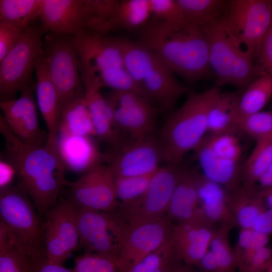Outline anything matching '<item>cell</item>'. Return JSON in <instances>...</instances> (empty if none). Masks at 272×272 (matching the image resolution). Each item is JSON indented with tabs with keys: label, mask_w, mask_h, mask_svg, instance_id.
<instances>
[{
	"label": "cell",
	"mask_w": 272,
	"mask_h": 272,
	"mask_svg": "<svg viewBox=\"0 0 272 272\" xmlns=\"http://www.w3.org/2000/svg\"><path fill=\"white\" fill-rule=\"evenodd\" d=\"M0 132L4 138L6 161L15 169L18 184L26 191L36 208L44 213L57 202L65 181V168L56 146L26 144L12 132L2 114Z\"/></svg>",
	"instance_id": "1"
},
{
	"label": "cell",
	"mask_w": 272,
	"mask_h": 272,
	"mask_svg": "<svg viewBox=\"0 0 272 272\" xmlns=\"http://www.w3.org/2000/svg\"><path fill=\"white\" fill-rule=\"evenodd\" d=\"M140 41L174 74L188 81L210 74L208 43L202 28L184 21L155 20L146 27Z\"/></svg>",
	"instance_id": "2"
},
{
	"label": "cell",
	"mask_w": 272,
	"mask_h": 272,
	"mask_svg": "<svg viewBox=\"0 0 272 272\" xmlns=\"http://www.w3.org/2000/svg\"><path fill=\"white\" fill-rule=\"evenodd\" d=\"M220 93L216 87L191 93L167 118L157 136L166 165H179L184 156L193 151L207 134L209 111Z\"/></svg>",
	"instance_id": "3"
},
{
	"label": "cell",
	"mask_w": 272,
	"mask_h": 272,
	"mask_svg": "<svg viewBox=\"0 0 272 272\" xmlns=\"http://www.w3.org/2000/svg\"><path fill=\"white\" fill-rule=\"evenodd\" d=\"M118 3L116 0H42L38 20L45 33L104 34Z\"/></svg>",
	"instance_id": "4"
},
{
	"label": "cell",
	"mask_w": 272,
	"mask_h": 272,
	"mask_svg": "<svg viewBox=\"0 0 272 272\" xmlns=\"http://www.w3.org/2000/svg\"><path fill=\"white\" fill-rule=\"evenodd\" d=\"M31 200L19 184L1 188L0 222L6 226L14 243L37 259L45 257L44 222L35 213Z\"/></svg>",
	"instance_id": "5"
},
{
	"label": "cell",
	"mask_w": 272,
	"mask_h": 272,
	"mask_svg": "<svg viewBox=\"0 0 272 272\" xmlns=\"http://www.w3.org/2000/svg\"><path fill=\"white\" fill-rule=\"evenodd\" d=\"M193 151L205 177L228 191L238 187L242 151L236 133H207Z\"/></svg>",
	"instance_id": "6"
},
{
	"label": "cell",
	"mask_w": 272,
	"mask_h": 272,
	"mask_svg": "<svg viewBox=\"0 0 272 272\" xmlns=\"http://www.w3.org/2000/svg\"><path fill=\"white\" fill-rule=\"evenodd\" d=\"M45 33L40 23L31 25L0 61L1 101L14 99L18 92L36 86L32 73L43 52Z\"/></svg>",
	"instance_id": "7"
},
{
	"label": "cell",
	"mask_w": 272,
	"mask_h": 272,
	"mask_svg": "<svg viewBox=\"0 0 272 272\" xmlns=\"http://www.w3.org/2000/svg\"><path fill=\"white\" fill-rule=\"evenodd\" d=\"M43 56L61 107L85 94L74 35L46 32L43 39Z\"/></svg>",
	"instance_id": "8"
},
{
	"label": "cell",
	"mask_w": 272,
	"mask_h": 272,
	"mask_svg": "<svg viewBox=\"0 0 272 272\" xmlns=\"http://www.w3.org/2000/svg\"><path fill=\"white\" fill-rule=\"evenodd\" d=\"M77 222L79 246L85 253L104 255L117 261L130 228L125 221L116 212L77 208Z\"/></svg>",
	"instance_id": "9"
},
{
	"label": "cell",
	"mask_w": 272,
	"mask_h": 272,
	"mask_svg": "<svg viewBox=\"0 0 272 272\" xmlns=\"http://www.w3.org/2000/svg\"><path fill=\"white\" fill-rule=\"evenodd\" d=\"M180 168L179 165L160 166L145 192L134 200L119 203L116 213L130 226L156 220L166 214Z\"/></svg>",
	"instance_id": "10"
},
{
	"label": "cell",
	"mask_w": 272,
	"mask_h": 272,
	"mask_svg": "<svg viewBox=\"0 0 272 272\" xmlns=\"http://www.w3.org/2000/svg\"><path fill=\"white\" fill-rule=\"evenodd\" d=\"M226 25L253 60L258 55L262 41L272 24V5L267 0L230 1Z\"/></svg>",
	"instance_id": "11"
},
{
	"label": "cell",
	"mask_w": 272,
	"mask_h": 272,
	"mask_svg": "<svg viewBox=\"0 0 272 272\" xmlns=\"http://www.w3.org/2000/svg\"><path fill=\"white\" fill-rule=\"evenodd\" d=\"M104 156L114 178L152 174L163 162L157 136L153 134L138 138L127 137Z\"/></svg>",
	"instance_id": "12"
},
{
	"label": "cell",
	"mask_w": 272,
	"mask_h": 272,
	"mask_svg": "<svg viewBox=\"0 0 272 272\" xmlns=\"http://www.w3.org/2000/svg\"><path fill=\"white\" fill-rule=\"evenodd\" d=\"M66 198L79 209L116 212L119 202L115 191L114 177L107 164L100 163L74 181L65 180Z\"/></svg>",
	"instance_id": "13"
},
{
	"label": "cell",
	"mask_w": 272,
	"mask_h": 272,
	"mask_svg": "<svg viewBox=\"0 0 272 272\" xmlns=\"http://www.w3.org/2000/svg\"><path fill=\"white\" fill-rule=\"evenodd\" d=\"M44 247L46 258L62 264L79 246L77 208L66 198L59 196L45 213Z\"/></svg>",
	"instance_id": "14"
},
{
	"label": "cell",
	"mask_w": 272,
	"mask_h": 272,
	"mask_svg": "<svg viewBox=\"0 0 272 272\" xmlns=\"http://www.w3.org/2000/svg\"><path fill=\"white\" fill-rule=\"evenodd\" d=\"M105 99L112 112L114 122L128 138L153 134L156 110L142 96L129 91L111 90Z\"/></svg>",
	"instance_id": "15"
},
{
	"label": "cell",
	"mask_w": 272,
	"mask_h": 272,
	"mask_svg": "<svg viewBox=\"0 0 272 272\" xmlns=\"http://www.w3.org/2000/svg\"><path fill=\"white\" fill-rule=\"evenodd\" d=\"M172 222L165 214L156 220L130 226L117 259L120 272L134 265L161 246L169 237Z\"/></svg>",
	"instance_id": "16"
},
{
	"label": "cell",
	"mask_w": 272,
	"mask_h": 272,
	"mask_svg": "<svg viewBox=\"0 0 272 272\" xmlns=\"http://www.w3.org/2000/svg\"><path fill=\"white\" fill-rule=\"evenodd\" d=\"M79 63L94 79L123 68V59L115 37L96 32L74 35Z\"/></svg>",
	"instance_id": "17"
},
{
	"label": "cell",
	"mask_w": 272,
	"mask_h": 272,
	"mask_svg": "<svg viewBox=\"0 0 272 272\" xmlns=\"http://www.w3.org/2000/svg\"><path fill=\"white\" fill-rule=\"evenodd\" d=\"M35 89L36 86L25 88L18 98L1 101L0 107L6 122L21 141L29 145L42 146L47 143L48 136L39 124L33 96Z\"/></svg>",
	"instance_id": "18"
},
{
	"label": "cell",
	"mask_w": 272,
	"mask_h": 272,
	"mask_svg": "<svg viewBox=\"0 0 272 272\" xmlns=\"http://www.w3.org/2000/svg\"><path fill=\"white\" fill-rule=\"evenodd\" d=\"M217 228L205 219L173 224L171 239L185 264L195 266L209 250Z\"/></svg>",
	"instance_id": "19"
},
{
	"label": "cell",
	"mask_w": 272,
	"mask_h": 272,
	"mask_svg": "<svg viewBox=\"0 0 272 272\" xmlns=\"http://www.w3.org/2000/svg\"><path fill=\"white\" fill-rule=\"evenodd\" d=\"M79 70L96 137L110 145L111 148L115 147L126 138L123 137L122 132L114 122L112 110L101 93L102 87L100 84L80 64Z\"/></svg>",
	"instance_id": "20"
},
{
	"label": "cell",
	"mask_w": 272,
	"mask_h": 272,
	"mask_svg": "<svg viewBox=\"0 0 272 272\" xmlns=\"http://www.w3.org/2000/svg\"><path fill=\"white\" fill-rule=\"evenodd\" d=\"M138 85L146 99L165 111L171 109L187 91L159 58L144 71Z\"/></svg>",
	"instance_id": "21"
},
{
	"label": "cell",
	"mask_w": 272,
	"mask_h": 272,
	"mask_svg": "<svg viewBox=\"0 0 272 272\" xmlns=\"http://www.w3.org/2000/svg\"><path fill=\"white\" fill-rule=\"evenodd\" d=\"M202 28L208 41L210 66L217 77L218 86L230 84L235 48L241 44L223 18Z\"/></svg>",
	"instance_id": "22"
},
{
	"label": "cell",
	"mask_w": 272,
	"mask_h": 272,
	"mask_svg": "<svg viewBox=\"0 0 272 272\" xmlns=\"http://www.w3.org/2000/svg\"><path fill=\"white\" fill-rule=\"evenodd\" d=\"M166 214L172 222L177 223L207 220L199 205L197 172L180 168Z\"/></svg>",
	"instance_id": "23"
},
{
	"label": "cell",
	"mask_w": 272,
	"mask_h": 272,
	"mask_svg": "<svg viewBox=\"0 0 272 272\" xmlns=\"http://www.w3.org/2000/svg\"><path fill=\"white\" fill-rule=\"evenodd\" d=\"M56 149L65 169L82 174L105 161L90 137L58 133Z\"/></svg>",
	"instance_id": "24"
},
{
	"label": "cell",
	"mask_w": 272,
	"mask_h": 272,
	"mask_svg": "<svg viewBox=\"0 0 272 272\" xmlns=\"http://www.w3.org/2000/svg\"><path fill=\"white\" fill-rule=\"evenodd\" d=\"M35 72L37 104L47 128V143L56 146L61 106L57 90L46 70L43 52L37 61Z\"/></svg>",
	"instance_id": "25"
},
{
	"label": "cell",
	"mask_w": 272,
	"mask_h": 272,
	"mask_svg": "<svg viewBox=\"0 0 272 272\" xmlns=\"http://www.w3.org/2000/svg\"><path fill=\"white\" fill-rule=\"evenodd\" d=\"M199 205L212 225H235L229 205V191L197 173Z\"/></svg>",
	"instance_id": "26"
},
{
	"label": "cell",
	"mask_w": 272,
	"mask_h": 272,
	"mask_svg": "<svg viewBox=\"0 0 272 272\" xmlns=\"http://www.w3.org/2000/svg\"><path fill=\"white\" fill-rule=\"evenodd\" d=\"M229 205L239 229L252 228L259 215L267 208L255 186H243L229 191Z\"/></svg>",
	"instance_id": "27"
},
{
	"label": "cell",
	"mask_w": 272,
	"mask_h": 272,
	"mask_svg": "<svg viewBox=\"0 0 272 272\" xmlns=\"http://www.w3.org/2000/svg\"><path fill=\"white\" fill-rule=\"evenodd\" d=\"M58 133L73 136H96L85 94L61 106Z\"/></svg>",
	"instance_id": "28"
},
{
	"label": "cell",
	"mask_w": 272,
	"mask_h": 272,
	"mask_svg": "<svg viewBox=\"0 0 272 272\" xmlns=\"http://www.w3.org/2000/svg\"><path fill=\"white\" fill-rule=\"evenodd\" d=\"M240 96L233 92L221 93L212 105L208 115V133H235L238 130V107Z\"/></svg>",
	"instance_id": "29"
},
{
	"label": "cell",
	"mask_w": 272,
	"mask_h": 272,
	"mask_svg": "<svg viewBox=\"0 0 272 272\" xmlns=\"http://www.w3.org/2000/svg\"><path fill=\"white\" fill-rule=\"evenodd\" d=\"M152 15L149 0H122L107 24L106 33L119 29L134 30L145 26Z\"/></svg>",
	"instance_id": "30"
},
{
	"label": "cell",
	"mask_w": 272,
	"mask_h": 272,
	"mask_svg": "<svg viewBox=\"0 0 272 272\" xmlns=\"http://www.w3.org/2000/svg\"><path fill=\"white\" fill-rule=\"evenodd\" d=\"M184 21L202 28L227 15L230 1L177 0Z\"/></svg>",
	"instance_id": "31"
},
{
	"label": "cell",
	"mask_w": 272,
	"mask_h": 272,
	"mask_svg": "<svg viewBox=\"0 0 272 272\" xmlns=\"http://www.w3.org/2000/svg\"><path fill=\"white\" fill-rule=\"evenodd\" d=\"M184 264L175 250L170 235L161 246L126 272H177Z\"/></svg>",
	"instance_id": "32"
},
{
	"label": "cell",
	"mask_w": 272,
	"mask_h": 272,
	"mask_svg": "<svg viewBox=\"0 0 272 272\" xmlns=\"http://www.w3.org/2000/svg\"><path fill=\"white\" fill-rule=\"evenodd\" d=\"M271 162L272 136L256 141L241 172L243 186H255Z\"/></svg>",
	"instance_id": "33"
},
{
	"label": "cell",
	"mask_w": 272,
	"mask_h": 272,
	"mask_svg": "<svg viewBox=\"0 0 272 272\" xmlns=\"http://www.w3.org/2000/svg\"><path fill=\"white\" fill-rule=\"evenodd\" d=\"M35 260L14 243L0 222V272H31Z\"/></svg>",
	"instance_id": "34"
},
{
	"label": "cell",
	"mask_w": 272,
	"mask_h": 272,
	"mask_svg": "<svg viewBox=\"0 0 272 272\" xmlns=\"http://www.w3.org/2000/svg\"><path fill=\"white\" fill-rule=\"evenodd\" d=\"M272 97V76L258 77L240 96L238 107V118L262 110Z\"/></svg>",
	"instance_id": "35"
},
{
	"label": "cell",
	"mask_w": 272,
	"mask_h": 272,
	"mask_svg": "<svg viewBox=\"0 0 272 272\" xmlns=\"http://www.w3.org/2000/svg\"><path fill=\"white\" fill-rule=\"evenodd\" d=\"M42 0H1L0 22L28 28L38 20Z\"/></svg>",
	"instance_id": "36"
},
{
	"label": "cell",
	"mask_w": 272,
	"mask_h": 272,
	"mask_svg": "<svg viewBox=\"0 0 272 272\" xmlns=\"http://www.w3.org/2000/svg\"><path fill=\"white\" fill-rule=\"evenodd\" d=\"M233 226L220 225L211 241L210 250L215 256L221 272H235L237 261L229 241V233Z\"/></svg>",
	"instance_id": "37"
},
{
	"label": "cell",
	"mask_w": 272,
	"mask_h": 272,
	"mask_svg": "<svg viewBox=\"0 0 272 272\" xmlns=\"http://www.w3.org/2000/svg\"><path fill=\"white\" fill-rule=\"evenodd\" d=\"M237 128L255 141L272 136V110H261L239 117Z\"/></svg>",
	"instance_id": "38"
},
{
	"label": "cell",
	"mask_w": 272,
	"mask_h": 272,
	"mask_svg": "<svg viewBox=\"0 0 272 272\" xmlns=\"http://www.w3.org/2000/svg\"><path fill=\"white\" fill-rule=\"evenodd\" d=\"M240 44L235 48L232 60L230 84L239 88H246L255 75L253 59Z\"/></svg>",
	"instance_id": "39"
},
{
	"label": "cell",
	"mask_w": 272,
	"mask_h": 272,
	"mask_svg": "<svg viewBox=\"0 0 272 272\" xmlns=\"http://www.w3.org/2000/svg\"><path fill=\"white\" fill-rule=\"evenodd\" d=\"M154 173L139 176L114 178L115 191L119 203L128 202L141 196L147 189Z\"/></svg>",
	"instance_id": "40"
},
{
	"label": "cell",
	"mask_w": 272,
	"mask_h": 272,
	"mask_svg": "<svg viewBox=\"0 0 272 272\" xmlns=\"http://www.w3.org/2000/svg\"><path fill=\"white\" fill-rule=\"evenodd\" d=\"M269 236L252 228L239 229L238 237L234 248L237 264L258 249L267 246Z\"/></svg>",
	"instance_id": "41"
},
{
	"label": "cell",
	"mask_w": 272,
	"mask_h": 272,
	"mask_svg": "<svg viewBox=\"0 0 272 272\" xmlns=\"http://www.w3.org/2000/svg\"><path fill=\"white\" fill-rule=\"evenodd\" d=\"M75 272H120L117 261L107 256L85 253L75 259Z\"/></svg>",
	"instance_id": "42"
},
{
	"label": "cell",
	"mask_w": 272,
	"mask_h": 272,
	"mask_svg": "<svg viewBox=\"0 0 272 272\" xmlns=\"http://www.w3.org/2000/svg\"><path fill=\"white\" fill-rule=\"evenodd\" d=\"M272 264V249L263 247L237 264L239 272H268Z\"/></svg>",
	"instance_id": "43"
},
{
	"label": "cell",
	"mask_w": 272,
	"mask_h": 272,
	"mask_svg": "<svg viewBox=\"0 0 272 272\" xmlns=\"http://www.w3.org/2000/svg\"><path fill=\"white\" fill-rule=\"evenodd\" d=\"M152 15L156 20L185 22L177 0H149Z\"/></svg>",
	"instance_id": "44"
},
{
	"label": "cell",
	"mask_w": 272,
	"mask_h": 272,
	"mask_svg": "<svg viewBox=\"0 0 272 272\" xmlns=\"http://www.w3.org/2000/svg\"><path fill=\"white\" fill-rule=\"evenodd\" d=\"M27 28L0 22V61L14 47Z\"/></svg>",
	"instance_id": "45"
},
{
	"label": "cell",
	"mask_w": 272,
	"mask_h": 272,
	"mask_svg": "<svg viewBox=\"0 0 272 272\" xmlns=\"http://www.w3.org/2000/svg\"><path fill=\"white\" fill-rule=\"evenodd\" d=\"M254 65L256 76H272V24L265 35Z\"/></svg>",
	"instance_id": "46"
},
{
	"label": "cell",
	"mask_w": 272,
	"mask_h": 272,
	"mask_svg": "<svg viewBox=\"0 0 272 272\" xmlns=\"http://www.w3.org/2000/svg\"><path fill=\"white\" fill-rule=\"evenodd\" d=\"M252 229L264 235H272V209L266 208L256 219Z\"/></svg>",
	"instance_id": "47"
},
{
	"label": "cell",
	"mask_w": 272,
	"mask_h": 272,
	"mask_svg": "<svg viewBox=\"0 0 272 272\" xmlns=\"http://www.w3.org/2000/svg\"><path fill=\"white\" fill-rule=\"evenodd\" d=\"M31 272L75 271L73 269L66 268L62 264L52 261L44 257L35 260Z\"/></svg>",
	"instance_id": "48"
},
{
	"label": "cell",
	"mask_w": 272,
	"mask_h": 272,
	"mask_svg": "<svg viewBox=\"0 0 272 272\" xmlns=\"http://www.w3.org/2000/svg\"><path fill=\"white\" fill-rule=\"evenodd\" d=\"M194 267L198 272H221L217 260L210 249Z\"/></svg>",
	"instance_id": "49"
},
{
	"label": "cell",
	"mask_w": 272,
	"mask_h": 272,
	"mask_svg": "<svg viewBox=\"0 0 272 272\" xmlns=\"http://www.w3.org/2000/svg\"><path fill=\"white\" fill-rule=\"evenodd\" d=\"M1 188L8 186L12 180L16 172L12 165L6 160L0 162Z\"/></svg>",
	"instance_id": "50"
},
{
	"label": "cell",
	"mask_w": 272,
	"mask_h": 272,
	"mask_svg": "<svg viewBox=\"0 0 272 272\" xmlns=\"http://www.w3.org/2000/svg\"><path fill=\"white\" fill-rule=\"evenodd\" d=\"M258 183L260 189H265L272 187V162L268 168L259 179Z\"/></svg>",
	"instance_id": "51"
},
{
	"label": "cell",
	"mask_w": 272,
	"mask_h": 272,
	"mask_svg": "<svg viewBox=\"0 0 272 272\" xmlns=\"http://www.w3.org/2000/svg\"><path fill=\"white\" fill-rule=\"evenodd\" d=\"M259 191L267 208L272 209V187L265 189H259Z\"/></svg>",
	"instance_id": "52"
},
{
	"label": "cell",
	"mask_w": 272,
	"mask_h": 272,
	"mask_svg": "<svg viewBox=\"0 0 272 272\" xmlns=\"http://www.w3.org/2000/svg\"><path fill=\"white\" fill-rule=\"evenodd\" d=\"M177 272H198L194 266L184 264Z\"/></svg>",
	"instance_id": "53"
},
{
	"label": "cell",
	"mask_w": 272,
	"mask_h": 272,
	"mask_svg": "<svg viewBox=\"0 0 272 272\" xmlns=\"http://www.w3.org/2000/svg\"><path fill=\"white\" fill-rule=\"evenodd\" d=\"M268 272H272V264H271V266H270V268H269V269L268 270Z\"/></svg>",
	"instance_id": "54"
},
{
	"label": "cell",
	"mask_w": 272,
	"mask_h": 272,
	"mask_svg": "<svg viewBox=\"0 0 272 272\" xmlns=\"http://www.w3.org/2000/svg\"><path fill=\"white\" fill-rule=\"evenodd\" d=\"M271 5H272V1H271Z\"/></svg>",
	"instance_id": "55"
}]
</instances>
